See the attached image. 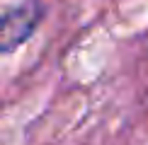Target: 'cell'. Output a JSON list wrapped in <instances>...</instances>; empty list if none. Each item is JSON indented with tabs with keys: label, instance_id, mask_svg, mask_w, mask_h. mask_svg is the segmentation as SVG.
Returning <instances> with one entry per match:
<instances>
[{
	"label": "cell",
	"instance_id": "6da1fadb",
	"mask_svg": "<svg viewBox=\"0 0 148 145\" xmlns=\"http://www.w3.org/2000/svg\"><path fill=\"white\" fill-rule=\"evenodd\" d=\"M41 17H44V7L39 0H27L17 7L3 12L0 15V53H8L12 48L22 46L39 27Z\"/></svg>",
	"mask_w": 148,
	"mask_h": 145
}]
</instances>
